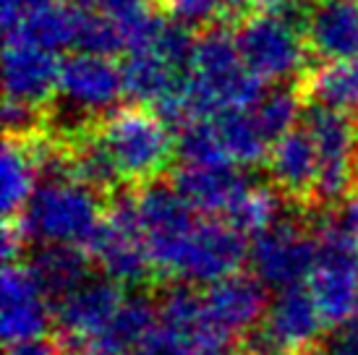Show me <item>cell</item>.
Listing matches in <instances>:
<instances>
[{
  "instance_id": "obj_27",
  "label": "cell",
  "mask_w": 358,
  "mask_h": 355,
  "mask_svg": "<svg viewBox=\"0 0 358 355\" xmlns=\"http://www.w3.org/2000/svg\"><path fill=\"white\" fill-rule=\"evenodd\" d=\"M282 201H285V196L278 188L251 186L238 198V204L228 212L225 222L230 227H236L241 236L259 238L282 219Z\"/></svg>"
},
{
  "instance_id": "obj_9",
  "label": "cell",
  "mask_w": 358,
  "mask_h": 355,
  "mask_svg": "<svg viewBox=\"0 0 358 355\" xmlns=\"http://www.w3.org/2000/svg\"><path fill=\"white\" fill-rule=\"evenodd\" d=\"M324 326L317 298L308 285H290L278 290L264 321L246 335L243 355H288L306 350Z\"/></svg>"
},
{
  "instance_id": "obj_35",
  "label": "cell",
  "mask_w": 358,
  "mask_h": 355,
  "mask_svg": "<svg viewBox=\"0 0 358 355\" xmlns=\"http://www.w3.org/2000/svg\"><path fill=\"white\" fill-rule=\"evenodd\" d=\"M60 342L48 340V337H31V340H21L13 345H6V355H60Z\"/></svg>"
},
{
  "instance_id": "obj_25",
  "label": "cell",
  "mask_w": 358,
  "mask_h": 355,
  "mask_svg": "<svg viewBox=\"0 0 358 355\" xmlns=\"http://www.w3.org/2000/svg\"><path fill=\"white\" fill-rule=\"evenodd\" d=\"M212 120L217 126L222 147H225L233 165H238V168H257L264 159H269L272 141L264 136L262 126L257 123L254 108L228 110V113H222V115Z\"/></svg>"
},
{
  "instance_id": "obj_18",
  "label": "cell",
  "mask_w": 358,
  "mask_h": 355,
  "mask_svg": "<svg viewBox=\"0 0 358 355\" xmlns=\"http://www.w3.org/2000/svg\"><path fill=\"white\" fill-rule=\"evenodd\" d=\"M308 52L322 63L356 60L358 55V3L317 0L301 21Z\"/></svg>"
},
{
  "instance_id": "obj_5",
  "label": "cell",
  "mask_w": 358,
  "mask_h": 355,
  "mask_svg": "<svg viewBox=\"0 0 358 355\" xmlns=\"http://www.w3.org/2000/svg\"><path fill=\"white\" fill-rule=\"evenodd\" d=\"M236 42L246 68L264 84L278 87L301 76L311 55L301 24L275 13H254L241 19L236 27Z\"/></svg>"
},
{
  "instance_id": "obj_14",
  "label": "cell",
  "mask_w": 358,
  "mask_h": 355,
  "mask_svg": "<svg viewBox=\"0 0 358 355\" xmlns=\"http://www.w3.org/2000/svg\"><path fill=\"white\" fill-rule=\"evenodd\" d=\"M60 66L63 60H58L55 52L37 48L24 37L6 34V50H3L6 99L48 113L58 94Z\"/></svg>"
},
{
  "instance_id": "obj_31",
  "label": "cell",
  "mask_w": 358,
  "mask_h": 355,
  "mask_svg": "<svg viewBox=\"0 0 358 355\" xmlns=\"http://www.w3.org/2000/svg\"><path fill=\"white\" fill-rule=\"evenodd\" d=\"M162 13H168L170 19L180 21L183 27H209L215 21H222L220 16L217 0H157Z\"/></svg>"
},
{
  "instance_id": "obj_17",
  "label": "cell",
  "mask_w": 358,
  "mask_h": 355,
  "mask_svg": "<svg viewBox=\"0 0 358 355\" xmlns=\"http://www.w3.org/2000/svg\"><path fill=\"white\" fill-rule=\"evenodd\" d=\"M173 186L199 215L225 219L251 183L238 165H180L173 173Z\"/></svg>"
},
{
  "instance_id": "obj_23",
  "label": "cell",
  "mask_w": 358,
  "mask_h": 355,
  "mask_svg": "<svg viewBox=\"0 0 358 355\" xmlns=\"http://www.w3.org/2000/svg\"><path fill=\"white\" fill-rule=\"evenodd\" d=\"M37 165L29 152L27 138L6 136L3 154H0V209L3 219H16L29 207L37 191Z\"/></svg>"
},
{
  "instance_id": "obj_39",
  "label": "cell",
  "mask_w": 358,
  "mask_h": 355,
  "mask_svg": "<svg viewBox=\"0 0 358 355\" xmlns=\"http://www.w3.org/2000/svg\"><path fill=\"white\" fill-rule=\"evenodd\" d=\"M81 355H139V353H110V350H100V347H90L87 353Z\"/></svg>"
},
{
  "instance_id": "obj_26",
  "label": "cell",
  "mask_w": 358,
  "mask_h": 355,
  "mask_svg": "<svg viewBox=\"0 0 358 355\" xmlns=\"http://www.w3.org/2000/svg\"><path fill=\"white\" fill-rule=\"evenodd\" d=\"M6 34L24 37L31 45L60 55L63 50L73 48V37H76V8L71 6L69 0L52 3L48 8L31 13L29 19H24L16 29L6 31Z\"/></svg>"
},
{
  "instance_id": "obj_12",
  "label": "cell",
  "mask_w": 358,
  "mask_h": 355,
  "mask_svg": "<svg viewBox=\"0 0 358 355\" xmlns=\"http://www.w3.org/2000/svg\"><path fill=\"white\" fill-rule=\"evenodd\" d=\"M317 261V233L290 219H280L264 236L254 238L251 269L267 287L285 290L303 285Z\"/></svg>"
},
{
  "instance_id": "obj_2",
  "label": "cell",
  "mask_w": 358,
  "mask_h": 355,
  "mask_svg": "<svg viewBox=\"0 0 358 355\" xmlns=\"http://www.w3.org/2000/svg\"><path fill=\"white\" fill-rule=\"evenodd\" d=\"M108 201L73 178H50L42 180L34 191L29 207L21 215V225L29 240L63 243L90 251L105 222Z\"/></svg>"
},
{
  "instance_id": "obj_7",
  "label": "cell",
  "mask_w": 358,
  "mask_h": 355,
  "mask_svg": "<svg viewBox=\"0 0 358 355\" xmlns=\"http://www.w3.org/2000/svg\"><path fill=\"white\" fill-rule=\"evenodd\" d=\"M301 123L314 138L319 159L314 207H332L353 186V154H356L358 123L338 110L303 102Z\"/></svg>"
},
{
  "instance_id": "obj_20",
  "label": "cell",
  "mask_w": 358,
  "mask_h": 355,
  "mask_svg": "<svg viewBox=\"0 0 358 355\" xmlns=\"http://www.w3.org/2000/svg\"><path fill=\"white\" fill-rule=\"evenodd\" d=\"M94 259L87 248L63 246V243H42L29 256V269L42 296L48 298L50 308H55L60 300H66L71 293H76L92 277L90 264Z\"/></svg>"
},
{
  "instance_id": "obj_36",
  "label": "cell",
  "mask_w": 358,
  "mask_h": 355,
  "mask_svg": "<svg viewBox=\"0 0 358 355\" xmlns=\"http://www.w3.org/2000/svg\"><path fill=\"white\" fill-rule=\"evenodd\" d=\"M251 8L257 13H275V16H288L293 10V0H251Z\"/></svg>"
},
{
  "instance_id": "obj_34",
  "label": "cell",
  "mask_w": 358,
  "mask_h": 355,
  "mask_svg": "<svg viewBox=\"0 0 358 355\" xmlns=\"http://www.w3.org/2000/svg\"><path fill=\"white\" fill-rule=\"evenodd\" d=\"M52 3H60V0H3V10H0L3 31L16 29L24 19H29L31 13L48 8Z\"/></svg>"
},
{
  "instance_id": "obj_6",
  "label": "cell",
  "mask_w": 358,
  "mask_h": 355,
  "mask_svg": "<svg viewBox=\"0 0 358 355\" xmlns=\"http://www.w3.org/2000/svg\"><path fill=\"white\" fill-rule=\"evenodd\" d=\"M90 256L105 272V277L120 285H144L150 277H155L147 240L141 233L136 194L120 188L108 201L105 222L92 240Z\"/></svg>"
},
{
  "instance_id": "obj_37",
  "label": "cell",
  "mask_w": 358,
  "mask_h": 355,
  "mask_svg": "<svg viewBox=\"0 0 358 355\" xmlns=\"http://www.w3.org/2000/svg\"><path fill=\"white\" fill-rule=\"evenodd\" d=\"M217 6H220V16H222V21L246 19L243 13L251 8V0H217Z\"/></svg>"
},
{
  "instance_id": "obj_22",
  "label": "cell",
  "mask_w": 358,
  "mask_h": 355,
  "mask_svg": "<svg viewBox=\"0 0 358 355\" xmlns=\"http://www.w3.org/2000/svg\"><path fill=\"white\" fill-rule=\"evenodd\" d=\"M299 89L303 102L358 118V60L322 63L319 68L303 73Z\"/></svg>"
},
{
  "instance_id": "obj_40",
  "label": "cell",
  "mask_w": 358,
  "mask_h": 355,
  "mask_svg": "<svg viewBox=\"0 0 358 355\" xmlns=\"http://www.w3.org/2000/svg\"><path fill=\"white\" fill-rule=\"evenodd\" d=\"M353 186L358 188V138H356V154H353Z\"/></svg>"
},
{
  "instance_id": "obj_16",
  "label": "cell",
  "mask_w": 358,
  "mask_h": 355,
  "mask_svg": "<svg viewBox=\"0 0 358 355\" xmlns=\"http://www.w3.org/2000/svg\"><path fill=\"white\" fill-rule=\"evenodd\" d=\"M52 321V308L42 296L29 264H3V308H0V335L6 345L45 337Z\"/></svg>"
},
{
  "instance_id": "obj_4",
  "label": "cell",
  "mask_w": 358,
  "mask_h": 355,
  "mask_svg": "<svg viewBox=\"0 0 358 355\" xmlns=\"http://www.w3.org/2000/svg\"><path fill=\"white\" fill-rule=\"evenodd\" d=\"M317 261L306 285L324 326H340L358 311V240L338 217L317 219Z\"/></svg>"
},
{
  "instance_id": "obj_33",
  "label": "cell",
  "mask_w": 358,
  "mask_h": 355,
  "mask_svg": "<svg viewBox=\"0 0 358 355\" xmlns=\"http://www.w3.org/2000/svg\"><path fill=\"white\" fill-rule=\"evenodd\" d=\"M27 230L21 225V219H6L3 222V233H0V254H3V264H16L21 261L24 246H27Z\"/></svg>"
},
{
  "instance_id": "obj_3",
  "label": "cell",
  "mask_w": 358,
  "mask_h": 355,
  "mask_svg": "<svg viewBox=\"0 0 358 355\" xmlns=\"http://www.w3.org/2000/svg\"><path fill=\"white\" fill-rule=\"evenodd\" d=\"M97 133L129 186L159 180L176 152L173 131L144 105H126L97 120Z\"/></svg>"
},
{
  "instance_id": "obj_1",
  "label": "cell",
  "mask_w": 358,
  "mask_h": 355,
  "mask_svg": "<svg viewBox=\"0 0 358 355\" xmlns=\"http://www.w3.org/2000/svg\"><path fill=\"white\" fill-rule=\"evenodd\" d=\"M267 84L246 68L236 29L228 21H215L196 34L191 58V94L199 118H217L228 110L257 108Z\"/></svg>"
},
{
  "instance_id": "obj_38",
  "label": "cell",
  "mask_w": 358,
  "mask_h": 355,
  "mask_svg": "<svg viewBox=\"0 0 358 355\" xmlns=\"http://www.w3.org/2000/svg\"><path fill=\"white\" fill-rule=\"evenodd\" d=\"M340 222H343V225H345V230H348L350 236L358 240V196L348 201V207H345V212H343Z\"/></svg>"
},
{
  "instance_id": "obj_29",
  "label": "cell",
  "mask_w": 358,
  "mask_h": 355,
  "mask_svg": "<svg viewBox=\"0 0 358 355\" xmlns=\"http://www.w3.org/2000/svg\"><path fill=\"white\" fill-rule=\"evenodd\" d=\"M176 157L180 165H233L212 118H199L176 133Z\"/></svg>"
},
{
  "instance_id": "obj_15",
  "label": "cell",
  "mask_w": 358,
  "mask_h": 355,
  "mask_svg": "<svg viewBox=\"0 0 358 355\" xmlns=\"http://www.w3.org/2000/svg\"><path fill=\"white\" fill-rule=\"evenodd\" d=\"M201 296L212 326L230 340L254 332L267 316V285L254 272L222 277L212 282Z\"/></svg>"
},
{
  "instance_id": "obj_21",
  "label": "cell",
  "mask_w": 358,
  "mask_h": 355,
  "mask_svg": "<svg viewBox=\"0 0 358 355\" xmlns=\"http://www.w3.org/2000/svg\"><path fill=\"white\" fill-rule=\"evenodd\" d=\"M120 73H123L126 97L134 99V105H150V108H155L191 79V73L170 66L155 50L129 52L120 63Z\"/></svg>"
},
{
  "instance_id": "obj_10",
  "label": "cell",
  "mask_w": 358,
  "mask_h": 355,
  "mask_svg": "<svg viewBox=\"0 0 358 355\" xmlns=\"http://www.w3.org/2000/svg\"><path fill=\"white\" fill-rule=\"evenodd\" d=\"M246 240L249 238L241 236L225 219L201 217L178 251L170 280H180L189 285H212L222 277L236 275L249 256Z\"/></svg>"
},
{
  "instance_id": "obj_8",
  "label": "cell",
  "mask_w": 358,
  "mask_h": 355,
  "mask_svg": "<svg viewBox=\"0 0 358 355\" xmlns=\"http://www.w3.org/2000/svg\"><path fill=\"white\" fill-rule=\"evenodd\" d=\"M136 209H139L147 251H150L152 266H155V277L170 280L178 251L204 215H199L176 191V186L165 183V180L141 186L136 191Z\"/></svg>"
},
{
  "instance_id": "obj_24",
  "label": "cell",
  "mask_w": 358,
  "mask_h": 355,
  "mask_svg": "<svg viewBox=\"0 0 358 355\" xmlns=\"http://www.w3.org/2000/svg\"><path fill=\"white\" fill-rule=\"evenodd\" d=\"M155 326H157V300L147 293H131L126 296L113 324L92 347L110 350V353H139L155 332Z\"/></svg>"
},
{
  "instance_id": "obj_19",
  "label": "cell",
  "mask_w": 358,
  "mask_h": 355,
  "mask_svg": "<svg viewBox=\"0 0 358 355\" xmlns=\"http://www.w3.org/2000/svg\"><path fill=\"white\" fill-rule=\"evenodd\" d=\"M267 162L272 183L285 196V201H296L299 207L314 204L319 159L314 138L303 123L290 129L285 136L275 141Z\"/></svg>"
},
{
  "instance_id": "obj_11",
  "label": "cell",
  "mask_w": 358,
  "mask_h": 355,
  "mask_svg": "<svg viewBox=\"0 0 358 355\" xmlns=\"http://www.w3.org/2000/svg\"><path fill=\"white\" fill-rule=\"evenodd\" d=\"M126 300L123 285L110 277H90L84 285L52 308V321L58 326V342L71 355L90 350L102 332L113 324Z\"/></svg>"
},
{
  "instance_id": "obj_32",
  "label": "cell",
  "mask_w": 358,
  "mask_h": 355,
  "mask_svg": "<svg viewBox=\"0 0 358 355\" xmlns=\"http://www.w3.org/2000/svg\"><path fill=\"white\" fill-rule=\"evenodd\" d=\"M314 355H358V311L348 321L332 326L329 335L317 342Z\"/></svg>"
},
{
  "instance_id": "obj_30",
  "label": "cell",
  "mask_w": 358,
  "mask_h": 355,
  "mask_svg": "<svg viewBox=\"0 0 358 355\" xmlns=\"http://www.w3.org/2000/svg\"><path fill=\"white\" fill-rule=\"evenodd\" d=\"M301 108H303L301 89L285 87V84H280V87H275L272 92H267V94L262 97V102L254 108L257 123L262 126L264 136L272 141V147H275V141L285 136L290 129H296V118L303 113Z\"/></svg>"
},
{
  "instance_id": "obj_13",
  "label": "cell",
  "mask_w": 358,
  "mask_h": 355,
  "mask_svg": "<svg viewBox=\"0 0 358 355\" xmlns=\"http://www.w3.org/2000/svg\"><path fill=\"white\" fill-rule=\"evenodd\" d=\"M58 94L63 97V108L71 113L90 120L105 118L126 97L120 66L110 58L76 52L60 66Z\"/></svg>"
},
{
  "instance_id": "obj_28",
  "label": "cell",
  "mask_w": 358,
  "mask_h": 355,
  "mask_svg": "<svg viewBox=\"0 0 358 355\" xmlns=\"http://www.w3.org/2000/svg\"><path fill=\"white\" fill-rule=\"evenodd\" d=\"M73 6V3H71ZM76 8V37L73 50L84 55H100V58H115L126 55V45L115 24L108 19V13L97 6H73Z\"/></svg>"
}]
</instances>
